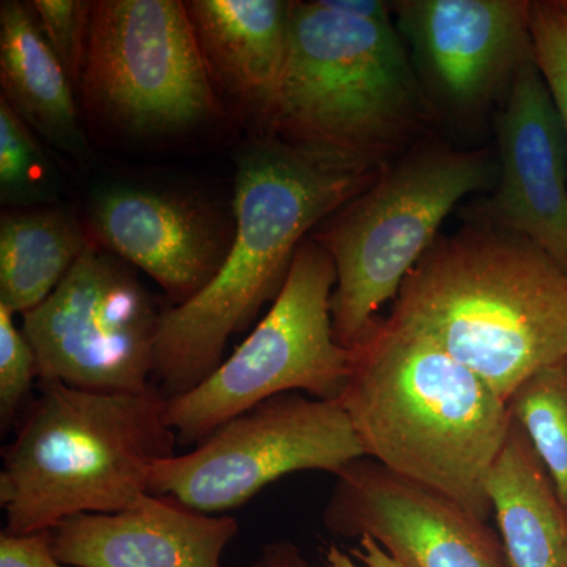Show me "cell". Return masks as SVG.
<instances>
[{
	"label": "cell",
	"mask_w": 567,
	"mask_h": 567,
	"mask_svg": "<svg viewBox=\"0 0 567 567\" xmlns=\"http://www.w3.org/2000/svg\"><path fill=\"white\" fill-rule=\"evenodd\" d=\"M382 169L322 158L275 136L246 145L235 173L233 245L196 297L163 309L152 385L173 399L204 382L223 363L229 339L281 292L308 234Z\"/></svg>",
	"instance_id": "obj_1"
},
{
	"label": "cell",
	"mask_w": 567,
	"mask_h": 567,
	"mask_svg": "<svg viewBox=\"0 0 567 567\" xmlns=\"http://www.w3.org/2000/svg\"><path fill=\"white\" fill-rule=\"evenodd\" d=\"M352 350L341 398L364 456L488 520V470L507 402L423 333L379 319Z\"/></svg>",
	"instance_id": "obj_2"
},
{
	"label": "cell",
	"mask_w": 567,
	"mask_h": 567,
	"mask_svg": "<svg viewBox=\"0 0 567 567\" xmlns=\"http://www.w3.org/2000/svg\"><path fill=\"white\" fill-rule=\"evenodd\" d=\"M390 319L431 338L507 402L567 358V275L527 238L481 223L436 238Z\"/></svg>",
	"instance_id": "obj_3"
},
{
	"label": "cell",
	"mask_w": 567,
	"mask_h": 567,
	"mask_svg": "<svg viewBox=\"0 0 567 567\" xmlns=\"http://www.w3.org/2000/svg\"><path fill=\"white\" fill-rule=\"evenodd\" d=\"M167 399L142 393H95L44 383L3 447L0 506L3 533L51 532L80 514H115L148 494L156 462L177 456L166 421Z\"/></svg>",
	"instance_id": "obj_4"
},
{
	"label": "cell",
	"mask_w": 567,
	"mask_h": 567,
	"mask_svg": "<svg viewBox=\"0 0 567 567\" xmlns=\"http://www.w3.org/2000/svg\"><path fill=\"white\" fill-rule=\"evenodd\" d=\"M424 91L393 21L292 2L286 66L267 126L322 158L382 169L425 121Z\"/></svg>",
	"instance_id": "obj_5"
},
{
	"label": "cell",
	"mask_w": 567,
	"mask_h": 567,
	"mask_svg": "<svg viewBox=\"0 0 567 567\" xmlns=\"http://www.w3.org/2000/svg\"><path fill=\"white\" fill-rule=\"evenodd\" d=\"M491 151L424 145L386 164L371 185L324 219L312 238L336 268L331 319L353 349L395 300L406 276L435 244L440 226L468 194L494 185Z\"/></svg>",
	"instance_id": "obj_6"
},
{
	"label": "cell",
	"mask_w": 567,
	"mask_h": 567,
	"mask_svg": "<svg viewBox=\"0 0 567 567\" xmlns=\"http://www.w3.org/2000/svg\"><path fill=\"white\" fill-rule=\"evenodd\" d=\"M80 92L104 128L133 141L175 140L221 115L185 2H92Z\"/></svg>",
	"instance_id": "obj_7"
},
{
	"label": "cell",
	"mask_w": 567,
	"mask_h": 567,
	"mask_svg": "<svg viewBox=\"0 0 567 567\" xmlns=\"http://www.w3.org/2000/svg\"><path fill=\"white\" fill-rule=\"evenodd\" d=\"M334 286L330 254L315 238H306L281 292L251 334L204 382L167 399L166 421L178 445H197L219 425L275 395L305 391L322 401L341 398L352 350L334 336Z\"/></svg>",
	"instance_id": "obj_8"
},
{
	"label": "cell",
	"mask_w": 567,
	"mask_h": 567,
	"mask_svg": "<svg viewBox=\"0 0 567 567\" xmlns=\"http://www.w3.org/2000/svg\"><path fill=\"white\" fill-rule=\"evenodd\" d=\"M365 457L339 401L281 394L233 417L192 451L156 462L148 494L224 516L298 472L338 475Z\"/></svg>",
	"instance_id": "obj_9"
},
{
	"label": "cell",
	"mask_w": 567,
	"mask_h": 567,
	"mask_svg": "<svg viewBox=\"0 0 567 567\" xmlns=\"http://www.w3.org/2000/svg\"><path fill=\"white\" fill-rule=\"evenodd\" d=\"M162 312L128 265L92 244L58 289L22 315L40 385L95 393L148 390Z\"/></svg>",
	"instance_id": "obj_10"
},
{
	"label": "cell",
	"mask_w": 567,
	"mask_h": 567,
	"mask_svg": "<svg viewBox=\"0 0 567 567\" xmlns=\"http://www.w3.org/2000/svg\"><path fill=\"white\" fill-rule=\"evenodd\" d=\"M323 525L334 535L372 537L402 567H511L486 520L371 457L336 475Z\"/></svg>",
	"instance_id": "obj_11"
},
{
	"label": "cell",
	"mask_w": 567,
	"mask_h": 567,
	"mask_svg": "<svg viewBox=\"0 0 567 567\" xmlns=\"http://www.w3.org/2000/svg\"><path fill=\"white\" fill-rule=\"evenodd\" d=\"M85 229L93 244L151 276L178 306L218 274L235 219L189 194L114 183L93 193Z\"/></svg>",
	"instance_id": "obj_12"
},
{
	"label": "cell",
	"mask_w": 567,
	"mask_h": 567,
	"mask_svg": "<svg viewBox=\"0 0 567 567\" xmlns=\"http://www.w3.org/2000/svg\"><path fill=\"white\" fill-rule=\"evenodd\" d=\"M393 6L425 85L447 110H483L533 61L529 2L524 0H402Z\"/></svg>",
	"instance_id": "obj_13"
},
{
	"label": "cell",
	"mask_w": 567,
	"mask_h": 567,
	"mask_svg": "<svg viewBox=\"0 0 567 567\" xmlns=\"http://www.w3.org/2000/svg\"><path fill=\"white\" fill-rule=\"evenodd\" d=\"M496 121L498 185L486 224L527 238L567 275V137L535 62L525 63Z\"/></svg>",
	"instance_id": "obj_14"
},
{
	"label": "cell",
	"mask_w": 567,
	"mask_h": 567,
	"mask_svg": "<svg viewBox=\"0 0 567 567\" xmlns=\"http://www.w3.org/2000/svg\"><path fill=\"white\" fill-rule=\"evenodd\" d=\"M238 535L233 516H212L145 494L115 514H80L51 529L55 559L73 567H223Z\"/></svg>",
	"instance_id": "obj_15"
},
{
	"label": "cell",
	"mask_w": 567,
	"mask_h": 567,
	"mask_svg": "<svg viewBox=\"0 0 567 567\" xmlns=\"http://www.w3.org/2000/svg\"><path fill=\"white\" fill-rule=\"evenodd\" d=\"M185 6L213 87L267 123L289 52L292 2L189 0Z\"/></svg>",
	"instance_id": "obj_16"
},
{
	"label": "cell",
	"mask_w": 567,
	"mask_h": 567,
	"mask_svg": "<svg viewBox=\"0 0 567 567\" xmlns=\"http://www.w3.org/2000/svg\"><path fill=\"white\" fill-rule=\"evenodd\" d=\"M0 96L32 132L76 162H87L91 145L78 114L76 89L31 3H0Z\"/></svg>",
	"instance_id": "obj_17"
},
{
	"label": "cell",
	"mask_w": 567,
	"mask_h": 567,
	"mask_svg": "<svg viewBox=\"0 0 567 567\" xmlns=\"http://www.w3.org/2000/svg\"><path fill=\"white\" fill-rule=\"evenodd\" d=\"M486 494L511 567H567V509L520 424L488 470Z\"/></svg>",
	"instance_id": "obj_18"
},
{
	"label": "cell",
	"mask_w": 567,
	"mask_h": 567,
	"mask_svg": "<svg viewBox=\"0 0 567 567\" xmlns=\"http://www.w3.org/2000/svg\"><path fill=\"white\" fill-rule=\"evenodd\" d=\"M93 241L70 212L11 208L0 218V306L25 315L43 303Z\"/></svg>",
	"instance_id": "obj_19"
},
{
	"label": "cell",
	"mask_w": 567,
	"mask_h": 567,
	"mask_svg": "<svg viewBox=\"0 0 567 567\" xmlns=\"http://www.w3.org/2000/svg\"><path fill=\"white\" fill-rule=\"evenodd\" d=\"M567 509V358L528 377L507 399Z\"/></svg>",
	"instance_id": "obj_20"
},
{
	"label": "cell",
	"mask_w": 567,
	"mask_h": 567,
	"mask_svg": "<svg viewBox=\"0 0 567 567\" xmlns=\"http://www.w3.org/2000/svg\"><path fill=\"white\" fill-rule=\"evenodd\" d=\"M61 177L35 133L0 96V203L11 208L51 207Z\"/></svg>",
	"instance_id": "obj_21"
},
{
	"label": "cell",
	"mask_w": 567,
	"mask_h": 567,
	"mask_svg": "<svg viewBox=\"0 0 567 567\" xmlns=\"http://www.w3.org/2000/svg\"><path fill=\"white\" fill-rule=\"evenodd\" d=\"M535 62L567 137V2H529Z\"/></svg>",
	"instance_id": "obj_22"
},
{
	"label": "cell",
	"mask_w": 567,
	"mask_h": 567,
	"mask_svg": "<svg viewBox=\"0 0 567 567\" xmlns=\"http://www.w3.org/2000/svg\"><path fill=\"white\" fill-rule=\"evenodd\" d=\"M33 13L51 50L69 73L74 89L80 91L92 2L81 0H33Z\"/></svg>",
	"instance_id": "obj_23"
},
{
	"label": "cell",
	"mask_w": 567,
	"mask_h": 567,
	"mask_svg": "<svg viewBox=\"0 0 567 567\" xmlns=\"http://www.w3.org/2000/svg\"><path fill=\"white\" fill-rule=\"evenodd\" d=\"M39 363L31 342L22 328L14 324L13 315L0 306V424L9 431L33 382L39 380Z\"/></svg>",
	"instance_id": "obj_24"
},
{
	"label": "cell",
	"mask_w": 567,
	"mask_h": 567,
	"mask_svg": "<svg viewBox=\"0 0 567 567\" xmlns=\"http://www.w3.org/2000/svg\"><path fill=\"white\" fill-rule=\"evenodd\" d=\"M0 567H66L55 559L51 532L13 536L0 535Z\"/></svg>",
	"instance_id": "obj_25"
},
{
	"label": "cell",
	"mask_w": 567,
	"mask_h": 567,
	"mask_svg": "<svg viewBox=\"0 0 567 567\" xmlns=\"http://www.w3.org/2000/svg\"><path fill=\"white\" fill-rule=\"evenodd\" d=\"M324 567H402L372 537L358 539V546L349 551L330 546L324 551Z\"/></svg>",
	"instance_id": "obj_26"
},
{
	"label": "cell",
	"mask_w": 567,
	"mask_h": 567,
	"mask_svg": "<svg viewBox=\"0 0 567 567\" xmlns=\"http://www.w3.org/2000/svg\"><path fill=\"white\" fill-rule=\"evenodd\" d=\"M320 3L333 13L353 20L383 22L391 20L393 7L380 0H320Z\"/></svg>",
	"instance_id": "obj_27"
},
{
	"label": "cell",
	"mask_w": 567,
	"mask_h": 567,
	"mask_svg": "<svg viewBox=\"0 0 567 567\" xmlns=\"http://www.w3.org/2000/svg\"><path fill=\"white\" fill-rule=\"evenodd\" d=\"M248 567H312L301 548L292 540H274L260 548Z\"/></svg>",
	"instance_id": "obj_28"
},
{
	"label": "cell",
	"mask_w": 567,
	"mask_h": 567,
	"mask_svg": "<svg viewBox=\"0 0 567 567\" xmlns=\"http://www.w3.org/2000/svg\"><path fill=\"white\" fill-rule=\"evenodd\" d=\"M566 2H567V0H566Z\"/></svg>",
	"instance_id": "obj_29"
}]
</instances>
